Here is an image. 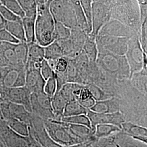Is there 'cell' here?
<instances>
[{
    "label": "cell",
    "mask_w": 147,
    "mask_h": 147,
    "mask_svg": "<svg viewBox=\"0 0 147 147\" xmlns=\"http://www.w3.org/2000/svg\"><path fill=\"white\" fill-rule=\"evenodd\" d=\"M96 64L103 72L113 79L120 81L130 79V70L125 55L99 50Z\"/></svg>",
    "instance_id": "1"
},
{
    "label": "cell",
    "mask_w": 147,
    "mask_h": 147,
    "mask_svg": "<svg viewBox=\"0 0 147 147\" xmlns=\"http://www.w3.org/2000/svg\"><path fill=\"white\" fill-rule=\"evenodd\" d=\"M111 18L139 33L141 24L139 7L136 0H116L111 8Z\"/></svg>",
    "instance_id": "2"
},
{
    "label": "cell",
    "mask_w": 147,
    "mask_h": 147,
    "mask_svg": "<svg viewBox=\"0 0 147 147\" xmlns=\"http://www.w3.org/2000/svg\"><path fill=\"white\" fill-rule=\"evenodd\" d=\"M49 7L47 4L38 5L35 22L36 42L43 47L55 41V20Z\"/></svg>",
    "instance_id": "3"
},
{
    "label": "cell",
    "mask_w": 147,
    "mask_h": 147,
    "mask_svg": "<svg viewBox=\"0 0 147 147\" xmlns=\"http://www.w3.org/2000/svg\"><path fill=\"white\" fill-rule=\"evenodd\" d=\"M43 123L49 136L55 142L64 147H73L84 143L82 140L74 136L62 121L49 119L43 120Z\"/></svg>",
    "instance_id": "4"
},
{
    "label": "cell",
    "mask_w": 147,
    "mask_h": 147,
    "mask_svg": "<svg viewBox=\"0 0 147 147\" xmlns=\"http://www.w3.org/2000/svg\"><path fill=\"white\" fill-rule=\"evenodd\" d=\"M49 8L55 21L61 22L71 29L77 27L73 5L70 0H53Z\"/></svg>",
    "instance_id": "5"
},
{
    "label": "cell",
    "mask_w": 147,
    "mask_h": 147,
    "mask_svg": "<svg viewBox=\"0 0 147 147\" xmlns=\"http://www.w3.org/2000/svg\"><path fill=\"white\" fill-rule=\"evenodd\" d=\"M147 55L142 50L138 35L129 38L125 56L130 70V77L133 74L141 71L143 67L147 66Z\"/></svg>",
    "instance_id": "6"
},
{
    "label": "cell",
    "mask_w": 147,
    "mask_h": 147,
    "mask_svg": "<svg viewBox=\"0 0 147 147\" xmlns=\"http://www.w3.org/2000/svg\"><path fill=\"white\" fill-rule=\"evenodd\" d=\"M129 38L97 35L95 40L99 50H105L113 54L123 56L125 55Z\"/></svg>",
    "instance_id": "7"
},
{
    "label": "cell",
    "mask_w": 147,
    "mask_h": 147,
    "mask_svg": "<svg viewBox=\"0 0 147 147\" xmlns=\"http://www.w3.org/2000/svg\"><path fill=\"white\" fill-rule=\"evenodd\" d=\"M31 104L32 113L39 116L42 120L54 119L51 98L43 91L31 93Z\"/></svg>",
    "instance_id": "8"
},
{
    "label": "cell",
    "mask_w": 147,
    "mask_h": 147,
    "mask_svg": "<svg viewBox=\"0 0 147 147\" xmlns=\"http://www.w3.org/2000/svg\"><path fill=\"white\" fill-rule=\"evenodd\" d=\"M31 92L25 86L20 87L4 88L0 91V96L3 100L24 106L32 113Z\"/></svg>",
    "instance_id": "9"
},
{
    "label": "cell",
    "mask_w": 147,
    "mask_h": 147,
    "mask_svg": "<svg viewBox=\"0 0 147 147\" xmlns=\"http://www.w3.org/2000/svg\"><path fill=\"white\" fill-rule=\"evenodd\" d=\"M111 18V7L99 2H93L92 31L90 34L96 37L101 28Z\"/></svg>",
    "instance_id": "10"
},
{
    "label": "cell",
    "mask_w": 147,
    "mask_h": 147,
    "mask_svg": "<svg viewBox=\"0 0 147 147\" xmlns=\"http://www.w3.org/2000/svg\"><path fill=\"white\" fill-rule=\"evenodd\" d=\"M88 117L92 129L94 132L95 127L98 124H110L118 126L121 129V124L125 121V117L120 111L113 113H100L88 110L86 114Z\"/></svg>",
    "instance_id": "11"
},
{
    "label": "cell",
    "mask_w": 147,
    "mask_h": 147,
    "mask_svg": "<svg viewBox=\"0 0 147 147\" xmlns=\"http://www.w3.org/2000/svg\"><path fill=\"white\" fill-rule=\"evenodd\" d=\"M98 35L130 38L138 35L136 32L116 19L111 18L102 27Z\"/></svg>",
    "instance_id": "12"
},
{
    "label": "cell",
    "mask_w": 147,
    "mask_h": 147,
    "mask_svg": "<svg viewBox=\"0 0 147 147\" xmlns=\"http://www.w3.org/2000/svg\"><path fill=\"white\" fill-rule=\"evenodd\" d=\"M32 120L30 129L33 130V134L36 140L39 142L42 147H65L55 142L49 136L46 131L43 120L40 121L41 118L32 113Z\"/></svg>",
    "instance_id": "13"
},
{
    "label": "cell",
    "mask_w": 147,
    "mask_h": 147,
    "mask_svg": "<svg viewBox=\"0 0 147 147\" xmlns=\"http://www.w3.org/2000/svg\"><path fill=\"white\" fill-rule=\"evenodd\" d=\"M44 59V47L36 42L28 44V54L25 64L26 70L30 69L40 70L41 64Z\"/></svg>",
    "instance_id": "14"
},
{
    "label": "cell",
    "mask_w": 147,
    "mask_h": 147,
    "mask_svg": "<svg viewBox=\"0 0 147 147\" xmlns=\"http://www.w3.org/2000/svg\"><path fill=\"white\" fill-rule=\"evenodd\" d=\"M45 80L42 78L40 70L30 69L26 70L25 87L31 93L43 91Z\"/></svg>",
    "instance_id": "15"
},
{
    "label": "cell",
    "mask_w": 147,
    "mask_h": 147,
    "mask_svg": "<svg viewBox=\"0 0 147 147\" xmlns=\"http://www.w3.org/2000/svg\"><path fill=\"white\" fill-rule=\"evenodd\" d=\"M121 130L127 136L143 143H147V129L144 126L138 125L130 121L122 123Z\"/></svg>",
    "instance_id": "16"
},
{
    "label": "cell",
    "mask_w": 147,
    "mask_h": 147,
    "mask_svg": "<svg viewBox=\"0 0 147 147\" xmlns=\"http://www.w3.org/2000/svg\"><path fill=\"white\" fill-rule=\"evenodd\" d=\"M119 104L118 100L112 96L106 100L96 101L89 110L96 113H107L119 111Z\"/></svg>",
    "instance_id": "17"
},
{
    "label": "cell",
    "mask_w": 147,
    "mask_h": 147,
    "mask_svg": "<svg viewBox=\"0 0 147 147\" xmlns=\"http://www.w3.org/2000/svg\"><path fill=\"white\" fill-rule=\"evenodd\" d=\"M82 51L89 60V62L96 63L98 55V49L95 37L90 34L87 35L82 47Z\"/></svg>",
    "instance_id": "18"
},
{
    "label": "cell",
    "mask_w": 147,
    "mask_h": 147,
    "mask_svg": "<svg viewBox=\"0 0 147 147\" xmlns=\"http://www.w3.org/2000/svg\"><path fill=\"white\" fill-rule=\"evenodd\" d=\"M4 28L20 42H26L22 19L17 21H6Z\"/></svg>",
    "instance_id": "19"
},
{
    "label": "cell",
    "mask_w": 147,
    "mask_h": 147,
    "mask_svg": "<svg viewBox=\"0 0 147 147\" xmlns=\"http://www.w3.org/2000/svg\"><path fill=\"white\" fill-rule=\"evenodd\" d=\"M147 67H143L141 71L133 74L129 80L134 86L146 95L147 94Z\"/></svg>",
    "instance_id": "20"
},
{
    "label": "cell",
    "mask_w": 147,
    "mask_h": 147,
    "mask_svg": "<svg viewBox=\"0 0 147 147\" xmlns=\"http://www.w3.org/2000/svg\"><path fill=\"white\" fill-rule=\"evenodd\" d=\"M67 101L59 91H57L51 99V105L54 119L61 121L63 117V112Z\"/></svg>",
    "instance_id": "21"
},
{
    "label": "cell",
    "mask_w": 147,
    "mask_h": 147,
    "mask_svg": "<svg viewBox=\"0 0 147 147\" xmlns=\"http://www.w3.org/2000/svg\"><path fill=\"white\" fill-rule=\"evenodd\" d=\"M36 18L24 16L22 18V22L27 43L36 42L35 22Z\"/></svg>",
    "instance_id": "22"
},
{
    "label": "cell",
    "mask_w": 147,
    "mask_h": 147,
    "mask_svg": "<svg viewBox=\"0 0 147 147\" xmlns=\"http://www.w3.org/2000/svg\"><path fill=\"white\" fill-rule=\"evenodd\" d=\"M121 131L118 126L110 124H98L95 127L94 136L95 140L110 136L116 132Z\"/></svg>",
    "instance_id": "23"
},
{
    "label": "cell",
    "mask_w": 147,
    "mask_h": 147,
    "mask_svg": "<svg viewBox=\"0 0 147 147\" xmlns=\"http://www.w3.org/2000/svg\"><path fill=\"white\" fill-rule=\"evenodd\" d=\"M88 109H86L77 100L67 102L63 111V117H70L80 115H86Z\"/></svg>",
    "instance_id": "24"
},
{
    "label": "cell",
    "mask_w": 147,
    "mask_h": 147,
    "mask_svg": "<svg viewBox=\"0 0 147 147\" xmlns=\"http://www.w3.org/2000/svg\"><path fill=\"white\" fill-rule=\"evenodd\" d=\"M63 56V50L56 40L44 47V58L47 60L56 59Z\"/></svg>",
    "instance_id": "25"
},
{
    "label": "cell",
    "mask_w": 147,
    "mask_h": 147,
    "mask_svg": "<svg viewBox=\"0 0 147 147\" xmlns=\"http://www.w3.org/2000/svg\"><path fill=\"white\" fill-rule=\"evenodd\" d=\"M5 121L11 130L16 134L22 136L27 137L30 135L29 126L26 123L13 118H11Z\"/></svg>",
    "instance_id": "26"
},
{
    "label": "cell",
    "mask_w": 147,
    "mask_h": 147,
    "mask_svg": "<svg viewBox=\"0 0 147 147\" xmlns=\"http://www.w3.org/2000/svg\"><path fill=\"white\" fill-rule=\"evenodd\" d=\"M25 16L36 18L38 5L36 0H17Z\"/></svg>",
    "instance_id": "27"
},
{
    "label": "cell",
    "mask_w": 147,
    "mask_h": 147,
    "mask_svg": "<svg viewBox=\"0 0 147 147\" xmlns=\"http://www.w3.org/2000/svg\"><path fill=\"white\" fill-rule=\"evenodd\" d=\"M71 29L65 26L62 22L55 21L53 36L55 40H62L70 37Z\"/></svg>",
    "instance_id": "28"
},
{
    "label": "cell",
    "mask_w": 147,
    "mask_h": 147,
    "mask_svg": "<svg viewBox=\"0 0 147 147\" xmlns=\"http://www.w3.org/2000/svg\"><path fill=\"white\" fill-rule=\"evenodd\" d=\"M85 85L90 90L93 98L96 101L106 100L113 96L112 95L107 93L106 90L102 89L99 86H97L94 84L89 83Z\"/></svg>",
    "instance_id": "29"
},
{
    "label": "cell",
    "mask_w": 147,
    "mask_h": 147,
    "mask_svg": "<svg viewBox=\"0 0 147 147\" xmlns=\"http://www.w3.org/2000/svg\"><path fill=\"white\" fill-rule=\"evenodd\" d=\"M79 84H80L75 82H67L63 84L59 90H58L67 102L75 100L74 93Z\"/></svg>",
    "instance_id": "30"
},
{
    "label": "cell",
    "mask_w": 147,
    "mask_h": 147,
    "mask_svg": "<svg viewBox=\"0 0 147 147\" xmlns=\"http://www.w3.org/2000/svg\"><path fill=\"white\" fill-rule=\"evenodd\" d=\"M13 49L18 61L25 65L28 54V44L26 42L14 44Z\"/></svg>",
    "instance_id": "31"
},
{
    "label": "cell",
    "mask_w": 147,
    "mask_h": 147,
    "mask_svg": "<svg viewBox=\"0 0 147 147\" xmlns=\"http://www.w3.org/2000/svg\"><path fill=\"white\" fill-rule=\"evenodd\" d=\"M61 121L69 123L84 125L88 127L92 130L89 118L86 115H80L70 117H62Z\"/></svg>",
    "instance_id": "32"
},
{
    "label": "cell",
    "mask_w": 147,
    "mask_h": 147,
    "mask_svg": "<svg viewBox=\"0 0 147 147\" xmlns=\"http://www.w3.org/2000/svg\"><path fill=\"white\" fill-rule=\"evenodd\" d=\"M79 2L86 17L90 33L92 31V13L93 1L92 0H79Z\"/></svg>",
    "instance_id": "33"
},
{
    "label": "cell",
    "mask_w": 147,
    "mask_h": 147,
    "mask_svg": "<svg viewBox=\"0 0 147 147\" xmlns=\"http://www.w3.org/2000/svg\"><path fill=\"white\" fill-rule=\"evenodd\" d=\"M0 2L1 5H3L21 18L25 16V14L17 0H0Z\"/></svg>",
    "instance_id": "34"
},
{
    "label": "cell",
    "mask_w": 147,
    "mask_h": 147,
    "mask_svg": "<svg viewBox=\"0 0 147 147\" xmlns=\"http://www.w3.org/2000/svg\"><path fill=\"white\" fill-rule=\"evenodd\" d=\"M57 90V82L55 75L45 81L43 92L51 99Z\"/></svg>",
    "instance_id": "35"
},
{
    "label": "cell",
    "mask_w": 147,
    "mask_h": 147,
    "mask_svg": "<svg viewBox=\"0 0 147 147\" xmlns=\"http://www.w3.org/2000/svg\"><path fill=\"white\" fill-rule=\"evenodd\" d=\"M138 39L143 51L147 53V20L144 21L141 25Z\"/></svg>",
    "instance_id": "36"
},
{
    "label": "cell",
    "mask_w": 147,
    "mask_h": 147,
    "mask_svg": "<svg viewBox=\"0 0 147 147\" xmlns=\"http://www.w3.org/2000/svg\"><path fill=\"white\" fill-rule=\"evenodd\" d=\"M40 72L42 78L45 81L55 75V71L49 65L47 60L45 59H44L42 62L40 68Z\"/></svg>",
    "instance_id": "37"
},
{
    "label": "cell",
    "mask_w": 147,
    "mask_h": 147,
    "mask_svg": "<svg viewBox=\"0 0 147 147\" xmlns=\"http://www.w3.org/2000/svg\"><path fill=\"white\" fill-rule=\"evenodd\" d=\"M0 14L6 21H17L22 19L2 5H0Z\"/></svg>",
    "instance_id": "38"
},
{
    "label": "cell",
    "mask_w": 147,
    "mask_h": 147,
    "mask_svg": "<svg viewBox=\"0 0 147 147\" xmlns=\"http://www.w3.org/2000/svg\"><path fill=\"white\" fill-rule=\"evenodd\" d=\"M0 42L16 44L20 42L15 37H13L9 32L7 31L5 28H3L0 29Z\"/></svg>",
    "instance_id": "39"
},
{
    "label": "cell",
    "mask_w": 147,
    "mask_h": 147,
    "mask_svg": "<svg viewBox=\"0 0 147 147\" xmlns=\"http://www.w3.org/2000/svg\"><path fill=\"white\" fill-rule=\"evenodd\" d=\"M92 98H93V96L90 90L85 84H84L80 90L79 94L78 95L76 100H77L80 103L86 100H88Z\"/></svg>",
    "instance_id": "40"
},
{
    "label": "cell",
    "mask_w": 147,
    "mask_h": 147,
    "mask_svg": "<svg viewBox=\"0 0 147 147\" xmlns=\"http://www.w3.org/2000/svg\"><path fill=\"white\" fill-rule=\"evenodd\" d=\"M116 0H92L93 2H99L103 3L106 5H109L112 8L116 2Z\"/></svg>",
    "instance_id": "41"
},
{
    "label": "cell",
    "mask_w": 147,
    "mask_h": 147,
    "mask_svg": "<svg viewBox=\"0 0 147 147\" xmlns=\"http://www.w3.org/2000/svg\"><path fill=\"white\" fill-rule=\"evenodd\" d=\"M5 22H6V21L3 19V18L1 14H0V29L3 28L5 27Z\"/></svg>",
    "instance_id": "42"
},
{
    "label": "cell",
    "mask_w": 147,
    "mask_h": 147,
    "mask_svg": "<svg viewBox=\"0 0 147 147\" xmlns=\"http://www.w3.org/2000/svg\"><path fill=\"white\" fill-rule=\"evenodd\" d=\"M36 1L37 2V5H45V4H47L48 0H36Z\"/></svg>",
    "instance_id": "43"
},
{
    "label": "cell",
    "mask_w": 147,
    "mask_h": 147,
    "mask_svg": "<svg viewBox=\"0 0 147 147\" xmlns=\"http://www.w3.org/2000/svg\"><path fill=\"white\" fill-rule=\"evenodd\" d=\"M1 5V2H0V5Z\"/></svg>",
    "instance_id": "44"
},
{
    "label": "cell",
    "mask_w": 147,
    "mask_h": 147,
    "mask_svg": "<svg viewBox=\"0 0 147 147\" xmlns=\"http://www.w3.org/2000/svg\"><path fill=\"white\" fill-rule=\"evenodd\" d=\"M0 98H1V96H0Z\"/></svg>",
    "instance_id": "45"
}]
</instances>
